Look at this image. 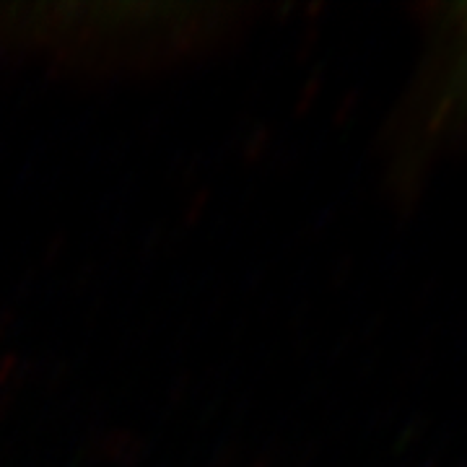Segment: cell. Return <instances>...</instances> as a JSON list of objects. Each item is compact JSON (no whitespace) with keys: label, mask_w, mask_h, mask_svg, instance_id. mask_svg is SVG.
Masks as SVG:
<instances>
[{"label":"cell","mask_w":467,"mask_h":467,"mask_svg":"<svg viewBox=\"0 0 467 467\" xmlns=\"http://www.w3.org/2000/svg\"><path fill=\"white\" fill-rule=\"evenodd\" d=\"M454 14H457V24H454L457 52L451 60L450 76L444 81V99H441L444 112H460L467 107V5H457Z\"/></svg>","instance_id":"obj_1"}]
</instances>
